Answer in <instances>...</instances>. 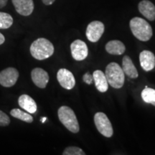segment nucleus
Returning a JSON list of instances; mask_svg holds the SVG:
<instances>
[{
    "label": "nucleus",
    "mask_w": 155,
    "mask_h": 155,
    "mask_svg": "<svg viewBox=\"0 0 155 155\" xmlns=\"http://www.w3.org/2000/svg\"><path fill=\"white\" fill-rule=\"evenodd\" d=\"M31 78L36 86L45 88L49 82V75L48 72L40 68H35L31 72Z\"/></svg>",
    "instance_id": "nucleus-10"
},
{
    "label": "nucleus",
    "mask_w": 155,
    "mask_h": 155,
    "mask_svg": "<svg viewBox=\"0 0 155 155\" xmlns=\"http://www.w3.org/2000/svg\"><path fill=\"white\" fill-rule=\"evenodd\" d=\"M63 155H85V153L81 149L77 147H68L65 149L63 152Z\"/></svg>",
    "instance_id": "nucleus-21"
},
{
    "label": "nucleus",
    "mask_w": 155,
    "mask_h": 155,
    "mask_svg": "<svg viewBox=\"0 0 155 155\" xmlns=\"http://www.w3.org/2000/svg\"><path fill=\"white\" fill-rule=\"evenodd\" d=\"M105 27L104 23L100 21H93L86 28V37L89 41L96 42L100 40L104 32Z\"/></svg>",
    "instance_id": "nucleus-6"
},
{
    "label": "nucleus",
    "mask_w": 155,
    "mask_h": 155,
    "mask_svg": "<svg viewBox=\"0 0 155 155\" xmlns=\"http://www.w3.org/2000/svg\"><path fill=\"white\" fill-rule=\"evenodd\" d=\"M106 50L111 55H120L124 53L126 47L124 44L119 40H111L106 45Z\"/></svg>",
    "instance_id": "nucleus-17"
},
{
    "label": "nucleus",
    "mask_w": 155,
    "mask_h": 155,
    "mask_svg": "<svg viewBox=\"0 0 155 155\" xmlns=\"http://www.w3.org/2000/svg\"><path fill=\"white\" fill-rule=\"evenodd\" d=\"M58 115L60 121L64 127L72 133L76 134L80 130L78 121L74 111L71 108L66 106H63L59 108Z\"/></svg>",
    "instance_id": "nucleus-4"
},
{
    "label": "nucleus",
    "mask_w": 155,
    "mask_h": 155,
    "mask_svg": "<svg viewBox=\"0 0 155 155\" xmlns=\"http://www.w3.org/2000/svg\"><path fill=\"white\" fill-rule=\"evenodd\" d=\"M13 24V18L8 13L0 12V29H8Z\"/></svg>",
    "instance_id": "nucleus-20"
},
{
    "label": "nucleus",
    "mask_w": 155,
    "mask_h": 155,
    "mask_svg": "<svg viewBox=\"0 0 155 155\" xmlns=\"http://www.w3.org/2000/svg\"><path fill=\"white\" fill-rule=\"evenodd\" d=\"M105 75L108 84L114 88H121L124 84L125 74L118 63L112 62L108 64L106 66Z\"/></svg>",
    "instance_id": "nucleus-3"
},
{
    "label": "nucleus",
    "mask_w": 155,
    "mask_h": 155,
    "mask_svg": "<svg viewBox=\"0 0 155 155\" xmlns=\"http://www.w3.org/2000/svg\"><path fill=\"white\" fill-rule=\"evenodd\" d=\"M10 124V119L5 112L0 110V127H7Z\"/></svg>",
    "instance_id": "nucleus-22"
},
{
    "label": "nucleus",
    "mask_w": 155,
    "mask_h": 155,
    "mask_svg": "<svg viewBox=\"0 0 155 155\" xmlns=\"http://www.w3.org/2000/svg\"><path fill=\"white\" fill-rule=\"evenodd\" d=\"M141 95L145 103L152 104L155 106V89L147 87L141 91Z\"/></svg>",
    "instance_id": "nucleus-19"
},
{
    "label": "nucleus",
    "mask_w": 155,
    "mask_h": 155,
    "mask_svg": "<svg viewBox=\"0 0 155 155\" xmlns=\"http://www.w3.org/2000/svg\"><path fill=\"white\" fill-rule=\"evenodd\" d=\"M8 0H0V9L5 7L7 5Z\"/></svg>",
    "instance_id": "nucleus-25"
},
{
    "label": "nucleus",
    "mask_w": 155,
    "mask_h": 155,
    "mask_svg": "<svg viewBox=\"0 0 155 155\" xmlns=\"http://www.w3.org/2000/svg\"><path fill=\"white\" fill-rule=\"evenodd\" d=\"M46 119H47V118H46V117H42V119H41V121H42V123H44V122L46 121Z\"/></svg>",
    "instance_id": "nucleus-27"
},
{
    "label": "nucleus",
    "mask_w": 155,
    "mask_h": 155,
    "mask_svg": "<svg viewBox=\"0 0 155 155\" xmlns=\"http://www.w3.org/2000/svg\"><path fill=\"white\" fill-rule=\"evenodd\" d=\"M15 10L22 16H29L34 10L33 0H12Z\"/></svg>",
    "instance_id": "nucleus-11"
},
{
    "label": "nucleus",
    "mask_w": 155,
    "mask_h": 155,
    "mask_svg": "<svg viewBox=\"0 0 155 155\" xmlns=\"http://www.w3.org/2000/svg\"><path fill=\"white\" fill-rule=\"evenodd\" d=\"M19 106L29 114H35L37 111L36 102L32 97L27 94H23L18 98Z\"/></svg>",
    "instance_id": "nucleus-14"
},
{
    "label": "nucleus",
    "mask_w": 155,
    "mask_h": 155,
    "mask_svg": "<svg viewBox=\"0 0 155 155\" xmlns=\"http://www.w3.org/2000/svg\"><path fill=\"white\" fill-rule=\"evenodd\" d=\"M94 122L97 130L104 137H111L113 136L114 130L111 121L107 116L102 112H98L94 116Z\"/></svg>",
    "instance_id": "nucleus-5"
},
{
    "label": "nucleus",
    "mask_w": 155,
    "mask_h": 155,
    "mask_svg": "<svg viewBox=\"0 0 155 155\" xmlns=\"http://www.w3.org/2000/svg\"><path fill=\"white\" fill-rule=\"evenodd\" d=\"M122 70L124 74L130 78L135 79L138 78V71L129 56L125 55L124 57L123 61H122Z\"/></svg>",
    "instance_id": "nucleus-16"
},
{
    "label": "nucleus",
    "mask_w": 155,
    "mask_h": 155,
    "mask_svg": "<svg viewBox=\"0 0 155 155\" xmlns=\"http://www.w3.org/2000/svg\"><path fill=\"white\" fill-rule=\"evenodd\" d=\"M83 80L86 84H91L93 81H94V78H93V75L90 74L89 73H86L83 75Z\"/></svg>",
    "instance_id": "nucleus-23"
},
{
    "label": "nucleus",
    "mask_w": 155,
    "mask_h": 155,
    "mask_svg": "<svg viewBox=\"0 0 155 155\" xmlns=\"http://www.w3.org/2000/svg\"><path fill=\"white\" fill-rule=\"evenodd\" d=\"M42 2L45 5H51L55 2V0H42Z\"/></svg>",
    "instance_id": "nucleus-24"
},
{
    "label": "nucleus",
    "mask_w": 155,
    "mask_h": 155,
    "mask_svg": "<svg viewBox=\"0 0 155 155\" xmlns=\"http://www.w3.org/2000/svg\"><path fill=\"white\" fill-rule=\"evenodd\" d=\"M71 50L73 58L77 61H83L88 55L86 44L81 40H76L71 43Z\"/></svg>",
    "instance_id": "nucleus-8"
},
{
    "label": "nucleus",
    "mask_w": 155,
    "mask_h": 155,
    "mask_svg": "<svg viewBox=\"0 0 155 155\" xmlns=\"http://www.w3.org/2000/svg\"><path fill=\"white\" fill-rule=\"evenodd\" d=\"M10 114L12 116L16 118L17 119L21 120V121L27 122V123H32L33 121V118L29 113L24 112L19 108H14L10 111Z\"/></svg>",
    "instance_id": "nucleus-18"
},
{
    "label": "nucleus",
    "mask_w": 155,
    "mask_h": 155,
    "mask_svg": "<svg viewBox=\"0 0 155 155\" xmlns=\"http://www.w3.org/2000/svg\"><path fill=\"white\" fill-rule=\"evenodd\" d=\"M5 36H4L0 32V45H2L4 42H5Z\"/></svg>",
    "instance_id": "nucleus-26"
},
{
    "label": "nucleus",
    "mask_w": 155,
    "mask_h": 155,
    "mask_svg": "<svg viewBox=\"0 0 155 155\" xmlns=\"http://www.w3.org/2000/svg\"><path fill=\"white\" fill-rule=\"evenodd\" d=\"M57 79L60 85L66 90H71L74 88L75 80L74 75L71 71L65 68H61L58 71Z\"/></svg>",
    "instance_id": "nucleus-9"
},
{
    "label": "nucleus",
    "mask_w": 155,
    "mask_h": 155,
    "mask_svg": "<svg viewBox=\"0 0 155 155\" xmlns=\"http://www.w3.org/2000/svg\"><path fill=\"white\" fill-rule=\"evenodd\" d=\"M139 62L143 70L147 72L152 71L155 67V56L150 50H143L139 54Z\"/></svg>",
    "instance_id": "nucleus-12"
},
{
    "label": "nucleus",
    "mask_w": 155,
    "mask_h": 155,
    "mask_svg": "<svg viewBox=\"0 0 155 155\" xmlns=\"http://www.w3.org/2000/svg\"><path fill=\"white\" fill-rule=\"evenodd\" d=\"M30 53L32 57L38 61H43L51 57L54 53V46L48 39L40 38L37 39L30 46Z\"/></svg>",
    "instance_id": "nucleus-1"
},
{
    "label": "nucleus",
    "mask_w": 155,
    "mask_h": 155,
    "mask_svg": "<svg viewBox=\"0 0 155 155\" xmlns=\"http://www.w3.org/2000/svg\"><path fill=\"white\" fill-rule=\"evenodd\" d=\"M93 78L97 90L99 92L105 93L108 89V83L105 74L100 70H96L93 73Z\"/></svg>",
    "instance_id": "nucleus-15"
},
{
    "label": "nucleus",
    "mask_w": 155,
    "mask_h": 155,
    "mask_svg": "<svg viewBox=\"0 0 155 155\" xmlns=\"http://www.w3.org/2000/svg\"><path fill=\"white\" fill-rule=\"evenodd\" d=\"M19 78L18 71L15 68H7L0 72V85L6 88L15 86Z\"/></svg>",
    "instance_id": "nucleus-7"
},
{
    "label": "nucleus",
    "mask_w": 155,
    "mask_h": 155,
    "mask_svg": "<svg viewBox=\"0 0 155 155\" xmlns=\"http://www.w3.org/2000/svg\"><path fill=\"white\" fill-rule=\"evenodd\" d=\"M129 25L134 36L140 41L147 42L152 37V27L145 19L141 17H134L130 20Z\"/></svg>",
    "instance_id": "nucleus-2"
},
{
    "label": "nucleus",
    "mask_w": 155,
    "mask_h": 155,
    "mask_svg": "<svg viewBox=\"0 0 155 155\" xmlns=\"http://www.w3.org/2000/svg\"><path fill=\"white\" fill-rule=\"evenodd\" d=\"M139 11L145 18L150 21L155 19V6L149 0H143L139 2Z\"/></svg>",
    "instance_id": "nucleus-13"
}]
</instances>
